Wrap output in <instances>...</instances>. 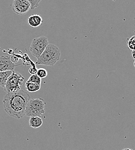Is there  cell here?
I'll list each match as a JSON object with an SVG mask.
<instances>
[{
    "mask_svg": "<svg viewBox=\"0 0 135 150\" xmlns=\"http://www.w3.org/2000/svg\"><path fill=\"white\" fill-rule=\"evenodd\" d=\"M31 97L24 90L7 93L3 99L5 112L9 116L16 118H22L25 115V109Z\"/></svg>",
    "mask_w": 135,
    "mask_h": 150,
    "instance_id": "obj_1",
    "label": "cell"
},
{
    "mask_svg": "<svg viewBox=\"0 0 135 150\" xmlns=\"http://www.w3.org/2000/svg\"><path fill=\"white\" fill-rule=\"evenodd\" d=\"M61 52L57 46L48 44L44 51L38 58L36 64L54 67L60 59Z\"/></svg>",
    "mask_w": 135,
    "mask_h": 150,
    "instance_id": "obj_2",
    "label": "cell"
},
{
    "mask_svg": "<svg viewBox=\"0 0 135 150\" xmlns=\"http://www.w3.org/2000/svg\"><path fill=\"white\" fill-rule=\"evenodd\" d=\"M45 102L42 98L30 99L25 109V115L40 117L45 112Z\"/></svg>",
    "mask_w": 135,
    "mask_h": 150,
    "instance_id": "obj_3",
    "label": "cell"
},
{
    "mask_svg": "<svg viewBox=\"0 0 135 150\" xmlns=\"http://www.w3.org/2000/svg\"><path fill=\"white\" fill-rule=\"evenodd\" d=\"M24 80L22 75L13 71L6 81L4 87L5 91L6 93H10L20 91Z\"/></svg>",
    "mask_w": 135,
    "mask_h": 150,
    "instance_id": "obj_4",
    "label": "cell"
},
{
    "mask_svg": "<svg viewBox=\"0 0 135 150\" xmlns=\"http://www.w3.org/2000/svg\"><path fill=\"white\" fill-rule=\"evenodd\" d=\"M48 44V39L45 37L41 36L34 38L30 46V52L32 55L38 59L44 51Z\"/></svg>",
    "mask_w": 135,
    "mask_h": 150,
    "instance_id": "obj_5",
    "label": "cell"
},
{
    "mask_svg": "<svg viewBox=\"0 0 135 150\" xmlns=\"http://www.w3.org/2000/svg\"><path fill=\"white\" fill-rule=\"evenodd\" d=\"M12 9L16 14L23 15L31 9V4L28 0H13Z\"/></svg>",
    "mask_w": 135,
    "mask_h": 150,
    "instance_id": "obj_6",
    "label": "cell"
},
{
    "mask_svg": "<svg viewBox=\"0 0 135 150\" xmlns=\"http://www.w3.org/2000/svg\"><path fill=\"white\" fill-rule=\"evenodd\" d=\"M19 65L13 63L10 60V57L9 56H0V72L13 71L14 69Z\"/></svg>",
    "mask_w": 135,
    "mask_h": 150,
    "instance_id": "obj_7",
    "label": "cell"
},
{
    "mask_svg": "<svg viewBox=\"0 0 135 150\" xmlns=\"http://www.w3.org/2000/svg\"><path fill=\"white\" fill-rule=\"evenodd\" d=\"M42 23L43 19L38 14L32 15L28 19V24L33 28L38 27L42 24Z\"/></svg>",
    "mask_w": 135,
    "mask_h": 150,
    "instance_id": "obj_8",
    "label": "cell"
},
{
    "mask_svg": "<svg viewBox=\"0 0 135 150\" xmlns=\"http://www.w3.org/2000/svg\"><path fill=\"white\" fill-rule=\"evenodd\" d=\"M43 124V120L40 117H32L29 120V125L30 127L36 129L40 127Z\"/></svg>",
    "mask_w": 135,
    "mask_h": 150,
    "instance_id": "obj_9",
    "label": "cell"
},
{
    "mask_svg": "<svg viewBox=\"0 0 135 150\" xmlns=\"http://www.w3.org/2000/svg\"><path fill=\"white\" fill-rule=\"evenodd\" d=\"M25 88L29 93H35L38 91L40 89V84H38L32 82L27 81L25 83Z\"/></svg>",
    "mask_w": 135,
    "mask_h": 150,
    "instance_id": "obj_10",
    "label": "cell"
},
{
    "mask_svg": "<svg viewBox=\"0 0 135 150\" xmlns=\"http://www.w3.org/2000/svg\"><path fill=\"white\" fill-rule=\"evenodd\" d=\"M13 71H8L5 72H0V86L2 87H5L6 81L10 75L12 74Z\"/></svg>",
    "mask_w": 135,
    "mask_h": 150,
    "instance_id": "obj_11",
    "label": "cell"
},
{
    "mask_svg": "<svg viewBox=\"0 0 135 150\" xmlns=\"http://www.w3.org/2000/svg\"><path fill=\"white\" fill-rule=\"evenodd\" d=\"M28 81L38 84H41V79L36 74H34V75H31V76L29 77Z\"/></svg>",
    "mask_w": 135,
    "mask_h": 150,
    "instance_id": "obj_12",
    "label": "cell"
},
{
    "mask_svg": "<svg viewBox=\"0 0 135 150\" xmlns=\"http://www.w3.org/2000/svg\"><path fill=\"white\" fill-rule=\"evenodd\" d=\"M135 36L133 35L131 38L128 39L127 41V45L128 48L133 51L135 50Z\"/></svg>",
    "mask_w": 135,
    "mask_h": 150,
    "instance_id": "obj_13",
    "label": "cell"
},
{
    "mask_svg": "<svg viewBox=\"0 0 135 150\" xmlns=\"http://www.w3.org/2000/svg\"><path fill=\"white\" fill-rule=\"evenodd\" d=\"M36 75H38L41 79H44L47 76L48 72L44 68H40L37 70Z\"/></svg>",
    "mask_w": 135,
    "mask_h": 150,
    "instance_id": "obj_14",
    "label": "cell"
},
{
    "mask_svg": "<svg viewBox=\"0 0 135 150\" xmlns=\"http://www.w3.org/2000/svg\"><path fill=\"white\" fill-rule=\"evenodd\" d=\"M31 4V9L34 10L39 6V3L41 0H28Z\"/></svg>",
    "mask_w": 135,
    "mask_h": 150,
    "instance_id": "obj_15",
    "label": "cell"
},
{
    "mask_svg": "<svg viewBox=\"0 0 135 150\" xmlns=\"http://www.w3.org/2000/svg\"><path fill=\"white\" fill-rule=\"evenodd\" d=\"M37 70H38V69H36V67H35L34 68L33 67V68H30L28 71H29V74H32V75H34V74H36Z\"/></svg>",
    "mask_w": 135,
    "mask_h": 150,
    "instance_id": "obj_16",
    "label": "cell"
},
{
    "mask_svg": "<svg viewBox=\"0 0 135 150\" xmlns=\"http://www.w3.org/2000/svg\"><path fill=\"white\" fill-rule=\"evenodd\" d=\"M10 60H11V61H12L13 63L15 64V63H16V62L18 61L19 58H17V57H16V56H13L10 57Z\"/></svg>",
    "mask_w": 135,
    "mask_h": 150,
    "instance_id": "obj_17",
    "label": "cell"
},
{
    "mask_svg": "<svg viewBox=\"0 0 135 150\" xmlns=\"http://www.w3.org/2000/svg\"><path fill=\"white\" fill-rule=\"evenodd\" d=\"M132 58H133V59H135V50H133L132 51Z\"/></svg>",
    "mask_w": 135,
    "mask_h": 150,
    "instance_id": "obj_18",
    "label": "cell"
},
{
    "mask_svg": "<svg viewBox=\"0 0 135 150\" xmlns=\"http://www.w3.org/2000/svg\"><path fill=\"white\" fill-rule=\"evenodd\" d=\"M122 150H134L132 149H122Z\"/></svg>",
    "mask_w": 135,
    "mask_h": 150,
    "instance_id": "obj_19",
    "label": "cell"
}]
</instances>
